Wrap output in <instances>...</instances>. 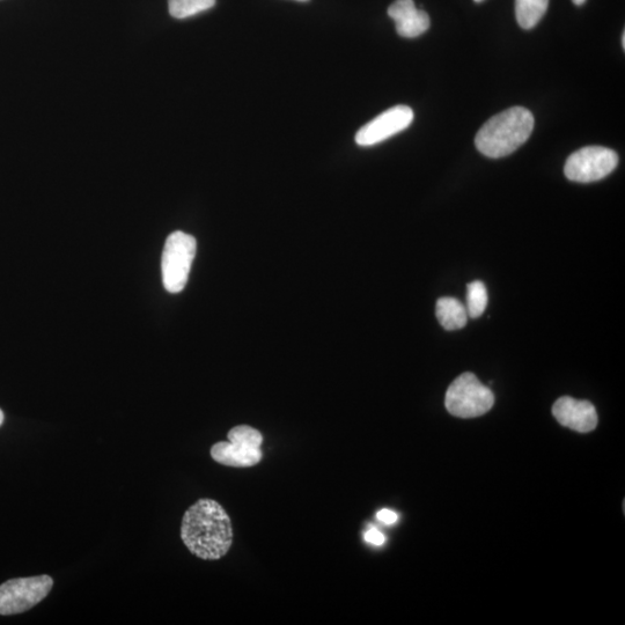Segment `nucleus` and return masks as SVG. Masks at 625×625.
Listing matches in <instances>:
<instances>
[{"label":"nucleus","mask_w":625,"mask_h":625,"mask_svg":"<svg viewBox=\"0 0 625 625\" xmlns=\"http://www.w3.org/2000/svg\"><path fill=\"white\" fill-rule=\"evenodd\" d=\"M549 0H516V17L521 28L532 29L548 10Z\"/></svg>","instance_id":"obj_12"},{"label":"nucleus","mask_w":625,"mask_h":625,"mask_svg":"<svg viewBox=\"0 0 625 625\" xmlns=\"http://www.w3.org/2000/svg\"><path fill=\"white\" fill-rule=\"evenodd\" d=\"M4 419H5V416H4L3 410L0 409V426L3 425Z\"/></svg>","instance_id":"obj_19"},{"label":"nucleus","mask_w":625,"mask_h":625,"mask_svg":"<svg viewBox=\"0 0 625 625\" xmlns=\"http://www.w3.org/2000/svg\"><path fill=\"white\" fill-rule=\"evenodd\" d=\"M365 540L378 547L382 546V544H384L386 541L384 534H382L378 531V529H375L373 527L365 533Z\"/></svg>","instance_id":"obj_16"},{"label":"nucleus","mask_w":625,"mask_h":625,"mask_svg":"<svg viewBox=\"0 0 625 625\" xmlns=\"http://www.w3.org/2000/svg\"><path fill=\"white\" fill-rule=\"evenodd\" d=\"M476 3H482L484 0H475Z\"/></svg>","instance_id":"obj_22"},{"label":"nucleus","mask_w":625,"mask_h":625,"mask_svg":"<svg viewBox=\"0 0 625 625\" xmlns=\"http://www.w3.org/2000/svg\"><path fill=\"white\" fill-rule=\"evenodd\" d=\"M553 415L558 423L573 431L587 433L597 428L599 418L591 402L563 396L553 407Z\"/></svg>","instance_id":"obj_8"},{"label":"nucleus","mask_w":625,"mask_h":625,"mask_svg":"<svg viewBox=\"0 0 625 625\" xmlns=\"http://www.w3.org/2000/svg\"><path fill=\"white\" fill-rule=\"evenodd\" d=\"M534 116L524 107H512L497 114L483 125L475 145L485 157L499 159L510 156L524 145L534 130Z\"/></svg>","instance_id":"obj_2"},{"label":"nucleus","mask_w":625,"mask_h":625,"mask_svg":"<svg viewBox=\"0 0 625 625\" xmlns=\"http://www.w3.org/2000/svg\"><path fill=\"white\" fill-rule=\"evenodd\" d=\"M196 249L197 242L193 235L181 231L169 235L161 259V272L167 292L175 294L185 290Z\"/></svg>","instance_id":"obj_4"},{"label":"nucleus","mask_w":625,"mask_h":625,"mask_svg":"<svg viewBox=\"0 0 625 625\" xmlns=\"http://www.w3.org/2000/svg\"><path fill=\"white\" fill-rule=\"evenodd\" d=\"M414 121V112L408 106H396L375 117L357 132L356 143L373 146L406 130Z\"/></svg>","instance_id":"obj_7"},{"label":"nucleus","mask_w":625,"mask_h":625,"mask_svg":"<svg viewBox=\"0 0 625 625\" xmlns=\"http://www.w3.org/2000/svg\"><path fill=\"white\" fill-rule=\"evenodd\" d=\"M619 165V156L602 146H587L566 160L564 173L573 182L591 183L605 179Z\"/></svg>","instance_id":"obj_6"},{"label":"nucleus","mask_w":625,"mask_h":625,"mask_svg":"<svg viewBox=\"0 0 625 625\" xmlns=\"http://www.w3.org/2000/svg\"><path fill=\"white\" fill-rule=\"evenodd\" d=\"M377 518L381 521L384 522V524L386 525H393L395 524V522L397 521V519H399V517H397V514L391 510H381L380 512H378L377 514Z\"/></svg>","instance_id":"obj_17"},{"label":"nucleus","mask_w":625,"mask_h":625,"mask_svg":"<svg viewBox=\"0 0 625 625\" xmlns=\"http://www.w3.org/2000/svg\"><path fill=\"white\" fill-rule=\"evenodd\" d=\"M622 46L625 48V33L622 34Z\"/></svg>","instance_id":"obj_20"},{"label":"nucleus","mask_w":625,"mask_h":625,"mask_svg":"<svg viewBox=\"0 0 625 625\" xmlns=\"http://www.w3.org/2000/svg\"><path fill=\"white\" fill-rule=\"evenodd\" d=\"M388 16L395 21L396 32L407 39L418 38L431 24L429 14L418 10L414 0H396L389 6Z\"/></svg>","instance_id":"obj_9"},{"label":"nucleus","mask_w":625,"mask_h":625,"mask_svg":"<svg viewBox=\"0 0 625 625\" xmlns=\"http://www.w3.org/2000/svg\"><path fill=\"white\" fill-rule=\"evenodd\" d=\"M181 539L191 554L204 561H218L233 544V527L224 507L213 499H200L182 519Z\"/></svg>","instance_id":"obj_1"},{"label":"nucleus","mask_w":625,"mask_h":625,"mask_svg":"<svg viewBox=\"0 0 625 625\" xmlns=\"http://www.w3.org/2000/svg\"><path fill=\"white\" fill-rule=\"evenodd\" d=\"M227 437H229L231 443L244 444L255 448H261L263 443L262 433L248 425L235 426Z\"/></svg>","instance_id":"obj_15"},{"label":"nucleus","mask_w":625,"mask_h":625,"mask_svg":"<svg viewBox=\"0 0 625 625\" xmlns=\"http://www.w3.org/2000/svg\"><path fill=\"white\" fill-rule=\"evenodd\" d=\"M211 457L220 465L234 468H249L260 463L263 457L261 448L244 444L220 441L211 447Z\"/></svg>","instance_id":"obj_10"},{"label":"nucleus","mask_w":625,"mask_h":625,"mask_svg":"<svg viewBox=\"0 0 625 625\" xmlns=\"http://www.w3.org/2000/svg\"><path fill=\"white\" fill-rule=\"evenodd\" d=\"M297 2L306 3V2H310V0H297Z\"/></svg>","instance_id":"obj_21"},{"label":"nucleus","mask_w":625,"mask_h":625,"mask_svg":"<svg viewBox=\"0 0 625 625\" xmlns=\"http://www.w3.org/2000/svg\"><path fill=\"white\" fill-rule=\"evenodd\" d=\"M216 5V0H168V10L175 19H187L208 11Z\"/></svg>","instance_id":"obj_13"},{"label":"nucleus","mask_w":625,"mask_h":625,"mask_svg":"<svg viewBox=\"0 0 625 625\" xmlns=\"http://www.w3.org/2000/svg\"><path fill=\"white\" fill-rule=\"evenodd\" d=\"M437 318L446 330H459L467 325L468 313L458 299L440 298L437 303Z\"/></svg>","instance_id":"obj_11"},{"label":"nucleus","mask_w":625,"mask_h":625,"mask_svg":"<svg viewBox=\"0 0 625 625\" xmlns=\"http://www.w3.org/2000/svg\"><path fill=\"white\" fill-rule=\"evenodd\" d=\"M487 306L488 290L485 285L479 281L468 284L466 308L468 316L473 319L480 318Z\"/></svg>","instance_id":"obj_14"},{"label":"nucleus","mask_w":625,"mask_h":625,"mask_svg":"<svg viewBox=\"0 0 625 625\" xmlns=\"http://www.w3.org/2000/svg\"><path fill=\"white\" fill-rule=\"evenodd\" d=\"M495 396L473 373H463L448 387L445 406L448 413L460 418L487 414L494 407Z\"/></svg>","instance_id":"obj_3"},{"label":"nucleus","mask_w":625,"mask_h":625,"mask_svg":"<svg viewBox=\"0 0 625 625\" xmlns=\"http://www.w3.org/2000/svg\"><path fill=\"white\" fill-rule=\"evenodd\" d=\"M573 4L582 6L586 3V0H572Z\"/></svg>","instance_id":"obj_18"},{"label":"nucleus","mask_w":625,"mask_h":625,"mask_svg":"<svg viewBox=\"0 0 625 625\" xmlns=\"http://www.w3.org/2000/svg\"><path fill=\"white\" fill-rule=\"evenodd\" d=\"M54 587L50 576L11 579L0 585V615L10 616L27 612L39 605Z\"/></svg>","instance_id":"obj_5"}]
</instances>
